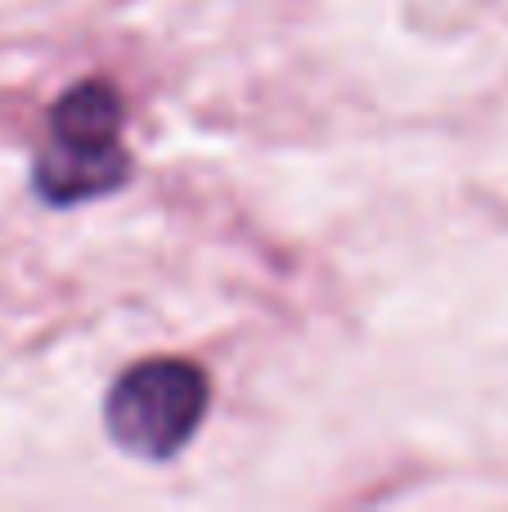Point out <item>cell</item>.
I'll return each mask as SVG.
<instances>
[{"label":"cell","instance_id":"obj_1","mask_svg":"<svg viewBox=\"0 0 508 512\" xmlns=\"http://www.w3.org/2000/svg\"><path fill=\"white\" fill-rule=\"evenodd\" d=\"M207 414V378L189 360H144L113 382L104 427L135 459H171Z\"/></svg>","mask_w":508,"mask_h":512},{"label":"cell","instance_id":"obj_2","mask_svg":"<svg viewBox=\"0 0 508 512\" xmlns=\"http://www.w3.org/2000/svg\"><path fill=\"white\" fill-rule=\"evenodd\" d=\"M131 176V158L122 144H63L54 140L50 149L36 158V194L50 203H86V198L113 194L122 180Z\"/></svg>","mask_w":508,"mask_h":512},{"label":"cell","instance_id":"obj_3","mask_svg":"<svg viewBox=\"0 0 508 512\" xmlns=\"http://www.w3.org/2000/svg\"><path fill=\"white\" fill-rule=\"evenodd\" d=\"M50 131L63 144H113L122 135V95L108 81H81L54 104Z\"/></svg>","mask_w":508,"mask_h":512}]
</instances>
